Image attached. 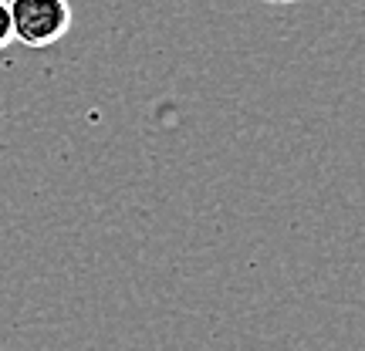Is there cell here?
<instances>
[{
  "label": "cell",
  "mask_w": 365,
  "mask_h": 351,
  "mask_svg": "<svg viewBox=\"0 0 365 351\" xmlns=\"http://www.w3.org/2000/svg\"><path fill=\"white\" fill-rule=\"evenodd\" d=\"M14 41L24 48H51L71 31V4L68 0H7Z\"/></svg>",
  "instance_id": "cell-1"
},
{
  "label": "cell",
  "mask_w": 365,
  "mask_h": 351,
  "mask_svg": "<svg viewBox=\"0 0 365 351\" xmlns=\"http://www.w3.org/2000/svg\"><path fill=\"white\" fill-rule=\"evenodd\" d=\"M14 44V31H11V11H7V0H0V51H7Z\"/></svg>",
  "instance_id": "cell-2"
},
{
  "label": "cell",
  "mask_w": 365,
  "mask_h": 351,
  "mask_svg": "<svg viewBox=\"0 0 365 351\" xmlns=\"http://www.w3.org/2000/svg\"><path fill=\"white\" fill-rule=\"evenodd\" d=\"M257 4H274V7H287V4H301V0H257Z\"/></svg>",
  "instance_id": "cell-3"
}]
</instances>
